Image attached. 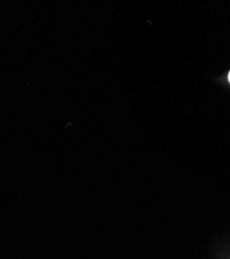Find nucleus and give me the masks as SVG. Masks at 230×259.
Wrapping results in <instances>:
<instances>
[{
	"label": "nucleus",
	"mask_w": 230,
	"mask_h": 259,
	"mask_svg": "<svg viewBox=\"0 0 230 259\" xmlns=\"http://www.w3.org/2000/svg\"><path fill=\"white\" fill-rule=\"evenodd\" d=\"M228 81H229V84H230V71L228 73Z\"/></svg>",
	"instance_id": "nucleus-1"
}]
</instances>
